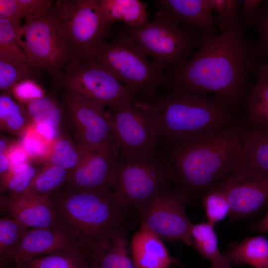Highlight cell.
<instances>
[{"instance_id":"obj_1","label":"cell","mask_w":268,"mask_h":268,"mask_svg":"<svg viewBox=\"0 0 268 268\" xmlns=\"http://www.w3.org/2000/svg\"><path fill=\"white\" fill-rule=\"evenodd\" d=\"M244 30L240 16L228 20L219 35L201 33L198 50L165 74L164 86L212 92L235 110L244 107L254 86L251 75L259 62L254 43Z\"/></svg>"},{"instance_id":"obj_2","label":"cell","mask_w":268,"mask_h":268,"mask_svg":"<svg viewBox=\"0 0 268 268\" xmlns=\"http://www.w3.org/2000/svg\"><path fill=\"white\" fill-rule=\"evenodd\" d=\"M246 131L238 124L159 146L171 181L190 195H201L236 168Z\"/></svg>"},{"instance_id":"obj_3","label":"cell","mask_w":268,"mask_h":268,"mask_svg":"<svg viewBox=\"0 0 268 268\" xmlns=\"http://www.w3.org/2000/svg\"><path fill=\"white\" fill-rule=\"evenodd\" d=\"M144 103L155 122L158 146L236 124L235 109L205 92L170 90Z\"/></svg>"},{"instance_id":"obj_4","label":"cell","mask_w":268,"mask_h":268,"mask_svg":"<svg viewBox=\"0 0 268 268\" xmlns=\"http://www.w3.org/2000/svg\"><path fill=\"white\" fill-rule=\"evenodd\" d=\"M113 192L66 188L48 196L59 221L78 239L89 262L92 255L118 230L131 226V213Z\"/></svg>"},{"instance_id":"obj_5","label":"cell","mask_w":268,"mask_h":268,"mask_svg":"<svg viewBox=\"0 0 268 268\" xmlns=\"http://www.w3.org/2000/svg\"><path fill=\"white\" fill-rule=\"evenodd\" d=\"M114 74L140 101L157 95L164 86V70L138 48L124 28L112 41L104 42L93 58Z\"/></svg>"},{"instance_id":"obj_6","label":"cell","mask_w":268,"mask_h":268,"mask_svg":"<svg viewBox=\"0 0 268 268\" xmlns=\"http://www.w3.org/2000/svg\"><path fill=\"white\" fill-rule=\"evenodd\" d=\"M155 18L136 27L125 29L138 48L164 71L184 64L200 44L201 33L181 25L172 17L159 11Z\"/></svg>"},{"instance_id":"obj_7","label":"cell","mask_w":268,"mask_h":268,"mask_svg":"<svg viewBox=\"0 0 268 268\" xmlns=\"http://www.w3.org/2000/svg\"><path fill=\"white\" fill-rule=\"evenodd\" d=\"M50 14L78 59H93L110 33L112 22L103 14L98 0H57Z\"/></svg>"},{"instance_id":"obj_8","label":"cell","mask_w":268,"mask_h":268,"mask_svg":"<svg viewBox=\"0 0 268 268\" xmlns=\"http://www.w3.org/2000/svg\"><path fill=\"white\" fill-rule=\"evenodd\" d=\"M171 182L164 160L153 155L118 158L113 195L130 213L142 209Z\"/></svg>"},{"instance_id":"obj_9","label":"cell","mask_w":268,"mask_h":268,"mask_svg":"<svg viewBox=\"0 0 268 268\" xmlns=\"http://www.w3.org/2000/svg\"><path fill=\"white\" fill-rule=\"evenodd\" d=\"M17 41L35 69L57 79L78 58L63 38L50 14L28 17L16 26Z\"/></svg>"},{"instance_id":"obj_10","label":"cell","mask_w":268,"mask_h":268,"mask_svg":"<svg viewBox=\"0 0 268 268\" xmlns=\"http://www.w3.org/2000/svg\"><path fill=\"white\" fill-rule=\"evenodd\" d=\"M54 81L61 89L78 94L105 107L124 106L140 101L93 59H78Z\"/></svg>"},{"instance_id":"obj_11","label":"cell","mask_w":268,"mask_h":268,"mask_svg":"<svg viewBox=\"0 0 268 268\" xmlns=\"http://www.w3.org/2000/svg\"><path fill=\"white\" fill-rule=\"evenodd\" d=\"M118 158L155 154L158 136L154 119L143 102L108 108Z\"/></svg>"},{"instance_id":"obj_12","label":"cell","mask_w":268,"mask_h":268,"mask_svg":"<svg viewBox=\"0 0 268 268\" xmlns=\"http://www.w3.org/2000/svg\"><path fill=\"white\" fill-rule=\"evenodd\" d=\"M61 98L73 125L77 146L84 152L98 151L117 156L116 143L105 107L64 90Z\"/></svg>"},{"instance_id":"obj_13","label":"cell","mask_w":268,"mask_h":268,"mask_svg":"<svg viewBox=\"0 0 268 268\" xmlns=\"http://www.w3.org/2000/svg\"><path fill=\"white\" fill-rule=\"evenodd\" d=\"M189 198L179 188H167L140 212V225L162 239L180 241L193 248L190 235L193 223L185 211Z\"/></svg>"},{"instance_id":"obj_14","label":"cell","mask_w":268,"mask_h":268,"mask_svg":"<svg viewBox=\"0 0 268 268\" xmlns=\"http://www.w3.org/2000/svg\"><path fill=\"white\" fill-rule=\"evenodd\" d=\"M215 185L227 197L232 220L254 216L268 205V176L247 163L239 164Z\"/></svg>"},{"instance_id":"obj_15","label":"cell","mask_w":268,"mask_h":268,"mask_svg":"<svg viewBox=\"0 0 268 268\" xmlns=\"http://www.w3.org/2000/svg\"><path fill=\"white\" fill-rule=\"evenodd\" d=\"M68 251L87 255L78 239L60 222L51 226L29 228L14 250L13 264L18 268L28 260Z\"/></svg>"},{"instance_id":"obj_16","label":"cell","mask_w":268,"mask_h":268,"mask_svg":"<svg viewBox=\"0 0 268 268\" xmlns=\"http://www.w3.org/2000/svg\"><path fill=\"white\" fill-rule=\"evenodd\" d=\"M118 157L98 151L87 152L80 163L69 172L67 188L84 191H113Z\"/></svg>"},{"instance_id":"obj_17","label":"cell","mask_w":268,"mask_h":268,"mask_svg":"<svg viewBox=\"0 0 268 268\" xmlns=\"http://www.w3.org/2000/svg\"><path fill=\"white\" fill-rule=\"evenodd\" d=\"M0 206L11 217L28 228L51 226L60 221L48 196L23 193L0 199Z\"/></svg>"},{"instance_id":"obj_18","label":"cell","mask_w":268,"mask_h":268,"mask_svg":"<svg viewBox=\"0 0 268 268\" xmlns=\"http://www.w3.org/2000/svg\"><path fill=\"white\" fill-rule=\"evenodd\" d=\"M155 2L158 11L172 17L181 25L201 34L217 35L216 22L209 0H158Z\"/></svg>"},{"instance_id":"obj_19","label":"cell","mask_w":268,"mask_h":268,"mask_svg":"<svg viewBox=\"0 0 268 268\" xmlns=\"http://www.w3.org/2000/svg\"><path fill=\"white\" fill-rule=\"evenodd\" d=\"M130 249L136 268H169L180 264L161 238L140 225L131 239Z\"/></svg>"},{"instance_id":"obj_20","label":"cell","mask_w":268,"mask_h":268,"mask_svg":"<svg viewBox=\"0 0 268 268\" xmlns=\"http://www.w3.org/2000/svg\"><path fill=\"white\" fill-rule=\"evenodd\" d=\"M130 226L118 230L91 257L90 268H136L129 254Z\"/></svg>"},{"instance_id":"obj_21","label":"cell","mask_w":268,"mask_h":268,"mask_svg":"<svg viewBox=\"0 0 268 268\" xmlns=\"http://www.w3.org/2000/svg\"><path fill=\"white\" fill-rule=\"evenodd\" d=\"M223 255L230 265L268 268V240L263 236L247 237L231 245Z\"/></svg>"},{"instance_id":"obj_22","label":"cell","mask_w":268,"mask_h":268,"mask_svg":"<svg viewBox=\"0 0 268 268\" xmlns=\"http://www.w3.org/2000/svg\"><path fill=\"white\" fill-rule=\"evenodd\" d=\"M99 7L110 21L122 20L136 27L149 21L146 4L139 0H98Z\"/></svg>"},{"instance_id":"obj_23","label":"cell","mask_w":268,"mask_h":268,"mask_svg":"<svg viewBox=\"0 0 268 268\" xmlns=\"http://www.w3.org/2000/svg\"><path fill=\"white\" fill-rule=\"evenodd\" d=\"M190 235L193 248L211 263V268H231L218 248V239L214 226L207 221L192 224Z\"/></svg>"},{"instance_id":"obj_24","label":"cell","mask_w":268,"mask_h":268,"mask_svg":"<svg viewBox=\"0 0 268 268\" xmlns=\"http://www.w3.org/2000/svg\"><path fill=\"white\" fill-rule=\"evenodd\" d=\"M242 163L268 176V127L252 128L246 131L238 165Z\"/></svg>"},{"instance_id":"obj_25","label":"cell","mask_w":268,"mask_h":268,"mask_svg":"<svg viewBox=\"0 0 268 268\" xmlns=\"http://www.w3.org/2000/svg\"><path fill=\"white\" fill-rule=\"evenodd\" d=\"M7 93L0 95V129L20 137L33 124L24 105Z\"/></svg>"},{"instance_id":"obj_26","label":"cell","mask_w":268,"mask_h":268,"mask_svg":"<svg viewBox=\"0 0 268 268\" xmlns=\"http://www.w3.org/2000/svg\"><path fill=\"white\" fill-rule=\"evenodd\" d=\"M33 123H44L61 130L66 110L62 100L51 94L35 100L25 105Z\"/></svg>"},{"instance_id":"obj_27","label":"cell","mask_w":268,"mask_h":268,"mask_svg":"<svg viewBox=\"0 0 268 268\" xmlns=\"http://www.w3.org/2000/svg\"><path fill=\"white\" fill-rule=\"evenodd\" d=\"M244 104L252 128L268 127V79L257 78Z\"/></svg>"},{"instance_id":"obj_28","label":"cell","mask_w":268,"mask_h":268,"mask_svg":"<svg viewBox=\"0 0 268 268\" xmlns=\"http://www.w3.org/2000/svg\"><path fill=\"white\" fill-rule=\"evenodd\" d=\"M69 172L60 166L44 163L24 193L49 196L65 186Z\"/></svg>"},{"instance_id":"obj_29","label":"cell","mask_w":268,"mask_h":268,"mask_svg":"<svg viewBox=\"0 0 268 268\" xmlns=\"http://www.w3.org/2000/svg\"><path fill=\"white\" fill-rule=\"evenodd\" d=\"M29 228L10 217L0 219V259L1 268H9L13 264L14 250Z\"/></svg>"},{"instance_id":"obj_30","label":"cell","mask_w":268,"mask_h":268,"mask_svg":"<svg viewBox=\"0 0 268 268\" xmlns=\"http://www.w3.org/2000/svg\"><path fill=\"white\" fill-rule=\"evenodd\" d=\"M18 268H90L88 257L80 251H68L34 258Z\"/></svg>"},{"instance_id":"obj_31","label":"cell","mask_w":268,"mask_h":268,"mask_svg":"<svg viewBox=\"0 0 268 268\" xmlns=\"http://www.w3.org/2000/svg\"><path fill=\"white\" fill-rule=\"evenodd\" d=\"M86 152L81 150L68 137L61 135L53 141L44 164L58 165L70 171L80 163Z\"/></svg>"},{"instance_id":"obj_32","label":"cell","mask_w":268,"mask_h":268,"mask_svg":"<svg viewBox=\"0 0 268 268\" xmlns=\"http://www.w3.org/2000/svg\"><path fill=\"white\" fill-rule=\"evenodd\" d=\"M39 169L29 161L12 168L0 177L1 192L11 195L25 193Z\"/></svg>"},{"instance_id":"obj_33","label":"cell","mask_w":268,"mask_h":268,"mask_svg":"<svg viewBox=\"0 0 268 268\" xmlns=\"http://www.w3.org/2000/svg\"><path fill=\"white\" fill-rule=\"evenodd\" d=\"M33 69H35L26 62L0 58V91L9 93L11 87L18 82L27 78L35 79Z\"/></svg>"},{"instance_id":"obj_34","label":"cell","mask_w":268,"mask_h":268,"mask_svg":"<svg viewBox=\"0 0 268 268\" xmlns=\"http://www.w3.org/2000/svg\"><path fill=\"white\" fill-rule=\"evenodd\" d=\"M201 203L207 222L214 225L229 215L230 208L224 192L215 185L201 197Z\"/></svg>"},{"instance_id":"obj_35","label":"cell","mask_w":268,"mask_h":268,"mask_svg":"<svg viewBox=\"0 0 268 268\" xmlns=\"http://www.w3.org/2000/svg\"><path fill=\"white\" fill-rule=\"evenodd\" d=\"M16 26L9 20L0 18V58L20 60L29 64L26 55L17 41Z\"/></svg>"},{"instance_id":"obj_36","label":"cell","mask_w":268,"mask_h":268,"mask_svg":"<svg viewBox=\"0 0 268 268\" xmlns=\"http://www.w3.org/2000/svg\"><path fill=\"white\" fill-rule=\"evenodd\" d=\"M255 25L259 32V38L253 42L259 61L268 60V0H264L250 22V27Z\"/></svg>"},{"instance_id":"obj_37","label":"cell","mask_w":268,"mask_h":268,"mask_svg":"<svg viewBox=\"0 0 268 268\" xmlns=\"http://www.w3.org/2000/svg\"><path fill=\"white\" fill-rule=\"evenodd\" d=\"M20 138L21 144L30 159L44 162L50 153L53 141L45 140L36 131L33 123Z\"/></svg>"},{"instance_id":"obj_38","label":"cell","mask_w":268,"mask_h":268,"mask_svg":"<svg viewBox=\"0 0 268 268\" xmlns=\"http://www.w3.org/2000/svg\"><path fill=\"white\" fill-rule=\"evenodd\" d=\"M9 93L15 100L24 105L46 94L42 86L32 78L18 82L11 87Z\"/></svg>"},{"instance_id":"obj_39","label":"cell","mask_w":268,"mask_h":268,"mask_svg":"<svg viewBox=\"0 0 268 268\" xmlns=\"http://www.w3.org/2000/svg\"><path fill=\"white\" fill-rule=\"evenodd\" d=\"M25 17V10L19 0H0V18L9 20L19 26L21 19Z\"/></svg>"},{"instance_id":"obj_40","label":"cell","mask_w":268,"mask_h":268,"mask_svg":"<svg viewBox=\"0 0 268 268\" xmlns=\"http://www.w3.org/2000/svg\"><path fill=\"white\" fill-rule=\"evenodd\" d=\"M19 1L25 10L26 14L25 19L47 14L50 11L55 2L53 0H19Z\"/></svg>"},{"instance_id":"obj_41","label":"cell","mask_w":268,"mask_h":268,"mask_svg":"<svg viewBox=\"0 0 268 268\" xmlns=\"http://www.w3.org/2000/svg\"><path fill=\"white\" fill-rule=\"evenodd\" d=\"M5 153L10 160L11 169L30 160L29 155L20 140H15Z\"/></svg>"},{"instance_id":"obj_42","label":"cell","mask_w":268,"mask_h":268,"mask_svg":"<svg viewBox=\"0 0 268 268\" xmlns=\"http://www.w3.org/2000/svg\"><path fill=\"white\" fill-rule=\"evenodd\" d=\"M263 1L262 0H244L243 1L240 15L243 21L244 29L250 28L251 21Z\"/></svg>"},{"instance_id":"obj_43","label":"cell","mask_w":268,"mask_h":268,"mask_svg":"<svg viewBox=\"0 0 268 268\" xmlns=\"http://www.w3.org/2000/svg\"><path fill=\"white\" fill-rule=\"evenodd\" d=\"M36 131L46 140L52 142L60 136L61 130L44 123H33Z\"/></svg>"},{"instance_id":"obj_44","label":"cell","mask_w":268,"mask_h":268,"mask_svg":"<svg viewBox=\"0 0 268 268\" xmlns=\"http://www.w3.org/2000/svg\"><path fill=\"white\" fill-rule=\"evenodd\" d=\"M209 2L211 9L218 13L215 18L219 28L222 31L226 25V0H209Z\"/></svg>"},{"instance_id":"obj_45","label":"cell","mask_w":268,"mask_h":268,"mask_svg":"<svg viewBox=\"0 0 268 268\" xmlns=\"http://www.w3.org/2000/svg\"><path fill=\"white\" fill-rule=\"evenodd\" d=\"M253 74L256 78L268 79V60L259 61L253 70Z\"/></svg>"},{"instance_id":"obj_46","label":"cell","mask_w":268,"mask_h":268,"mask_svg":"<svg viewBox=\"0 0 268 268\" xmlns=\"http://www.w3.org/2000/svg\"><path fill=\"white\" fill-rule=\"evenodd\" d=\"M250 227L252 229L261 233L268 232V210L262 219L251 224Z\"/></svg>"},{"instance_id":"obj_47","label":"cell","mask_w":268,"mask_h":268,"mask_svg":"<svg viewBox=\"0 0 268 268\" xmlns=\"http://www.w3.org/2000/svg\"><path fill=\"white\" fill-rule=\"evenodd\" d=\"M11 169V163L7 154L0 153V177L3 176Z\"/></svg>"},{"instance_id":"obj_48","label":"cell","mask_w":268,"mask_h":268,"mask_svg":"<svg viewBox=\"0 0 268 268\" xmlns=\"http://www.w3.org/2000/svg\"><path fill=\"white\" fill-rule=\"evenodd\" d=\"M15 140H11L5 136L0 134V153H6L9 147Z\"/></svg>"}]
</instances>
